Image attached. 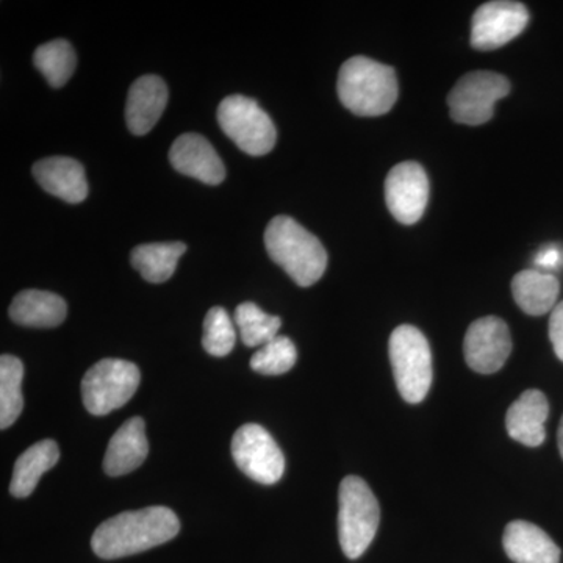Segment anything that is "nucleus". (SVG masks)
Returning <instances> with one entry per match:
<instances>
[{
	"mask_svg": "<svg viewBox=\"0 0 563 563\" xmlns=\"http://www.w3.org/2000/svg\"><path fill=\"white\" fill-rule=\"evenodd\" d=\"M269 257L299 287H312L328 268V252L320 240L290 217H276L265 232Z\"/></svg>",
	"mask_w": 563,
	"mask_h": 563,
	"instance_id": "obj_2",
	"label": "nucleus"
},
{
	"mask_svg": "<svg viewBox=\"0 0 563 563\" xmlns=\"http://www.w3.org/2000/svg\"><path fill=\"white\" fill-rule=\"evenodd\" d=\"M22 377L24 366L13 355L0 357V428L7 429L20 418L24 399H22Z\"/></svg>",
	"mask_w": 563,
	"mask_h": 563,
	"instance_id": "obj_23",
	"label": "nucleus"
},
{
	"mask_svg": "<svg viewBox=\"0 0 563 563\" xmlns=\"http://www.w3.org/2000/svg\"><path fill=\"white\" fill-rule=\"evenodd\" d=\"M550 415L547 396L539 390L525 391L509 407L506 415V428L515 442L525 446H540L547 439L544 422Z\"/></svg>",
	"mask_w": 563,
	"mask_h": 563,
	"instance_id": "obj_17",
	"label": "nucleus"
},
{
	"mask_svg": "<svg viewBox=\"0 0 563 563\" xmlns=\"http://www.w3.org/2000/svg\"><path fill=\"white\" fill-rule=\"evenodd\" d=\"M169 162L176 172L207 185H220L225 179L224 163L209 141L199 133H184L174 141Z\"/></svg>",
	"mask_w": 563,
	"mask_h": 563,
	"instance_id": "obj_13",
	"label": "nucleus"
},
{
	"mask_svg": "<svg viewBox=\"0 0 563 563\" xmlns=\"http://www.w3.org/2000/svg\"><path fill=\"white\" fill-rule=\"evenodd\" d=\"M168 103V88L158 76H143L129 90L125 121L133 135H146L161 120Z\"/></svg>",
	"mask_w": 563,
	"mask_h": 563,
	"instance_id": "obj_14",
	"label": "nucleus"
},
{
	"mask_svg": "<svg viewBox=\"0 0 563 563\" xmlns=\"http://www.w3.org/2000/svg\"><path fill=\"white\" fill-rule=\"evenodd\" d=\"M141 373L135 363L103 358L92 365L81 379V398L96 417L113 412L131 401L139 390Z\"/></svg>",
	"mask_w": 563,
	"mask_h": 563,
	"instance_id": "obj_6",
	"label": "nucleus"
},
{
	"mask_svg": "<svg viewBox=\"0 0 563 563\" xmlns=\"http://www.w3.org/2000/svg\"><path fill=\"white\" fill-rule=\"evenodd\" d=\"M33 177L52 196L68 203H80L87 199L88 181L84 166L69 157H51L36 162Z\"/></svg>",
	"mask_w": 563,
	"mask_h": 563,
	"instance_id": "obj_15",
	"label": "nucleus"
},
{
	"mask_svg": "<svg viewBox=\"0 0 563 563\" xmlns=\"http://www.w3.org/2000/svg\"><path fill=\"white\" fill-rule=\"evenodd\" d=\"M509 91V80L501 74L492 70L466 74L448 96L451 118L459 124H485L492 120L496 102L506 98Z\"/></svg>",
	"mask_w": 563,
	"mask_h": 563,
	"instance_id": "obj_8",
	"label": "nucleus"
},
{
	"mask_svg": "<svg viewBox=\"0 0 563 563\" xmlns=\"http://www.w3.org/2000/svg\"><path fill=\"white\" fill-rule=\"evenodd\" d=\"M550 340L553 343L555 355L563 362V301L559 302L551 312Z\"/></svg>",
	"mask_w": 563,
	"mask_h": 563,
	"instance_id": "obj_29",
	"label": "nucleus"
},
{
	"mask_svg": "<svg viewBox=\"0 0 563 563\" xmlns=\"http://www.w3.org/2000/svg\"><path fill=\"white\" fill-rule=\"evenodd\" d=\"M179 531V518L172 509L152 506L103 521L92 533L91 548L98 558L113 561L169 542Z\"/></svg>",
	"mask_w": 563,
	"mask_h": 563,
	"instance_id": "obj_1",
	"label": "nucleus"
},
{
	"mask_svg": "<svg viewBox=\"0 0 563 563\" xmlns=\"http://www.w3.org/2000/svg\"><path fill=\"white\" fill-rule=\"evenodd\" d=\"M385 199L393 217L402 224H415L429 201L428 174L417 162H404L388 173Z\"/></svg>",
	"mask_w": 563,
	"mask_h": 563,
	"instance_id": "obj_12",
	"label": "nucleus"
},
{
	"mask_svg": "<svg viewBox=\"0 0 563 563\" xmlns=\"http://www.w3.org/2000/svg\"><path fill=\"white\" fill-rule=\"evenodd\" d=\"M396 387L407 402L424 401L431 390L432 352L428 340L413 325L396 328L388 343Z\"/></svg>",
	"mask_w": 563,
	"mask_h": 563,
	"instance_id": "obj_5",
	"label": "nucleus"
},
{
	"mask_svg": "<svg viewBox=\"0 0 563 563\" xmlns=\"http://www.w3.org/2000/svg\"><path fill=\"white\" fill-rule=\"evenodd\" d=\"M463 352L473 372L481 374L499 372L512 352V340L506 322L496 317H485L474 321L466 331Z\"/></svg>",
	"mask_w": 563,
	"mask_h": 563,
	"instance_id": "obj_11",
	"label": "nucleus"
},
{
	"mask_svg": "<svg viewBox=\"0 0 563 563\" xmlns=\"http://www.w3.org/2000/svg\"><path fill=\"white\" fill-rule=\"evenodd\" d=\"M533 262H536L537 269H540V272H554V269H559L563 265V250L561 246H555V244L544 246L537 252L536 261Z\"/></svg>",
	"mask_w": 563,
	"mask_h": 563,
	"instance_id": "obj_28",
	"label": "nucleus"
},
{
	"mask_svg": "<svg viewBox=\"0 0 563 563\" xmlns=\"http://www.w3.org/2000/svg\"><path fill=\"white\" fill-rule=\"evenodd\" d=\"M298 361V351L288 336L277 335L263 344L251 358V368L265 376H280L290 372Z\"/></svg>",
	"mask_w": 563,
	"mask_h": 563,
	"instance_id": "obj_26",
	"label": "nucleus"
},
{
	"mask_svg": "<svg viewBox=\"0 0 563 563\" xmlns=\"http://www.w3.org/2000/svg\"><path fill=\"white\" fill-rule=\"evenodd\" d=\"M66 314L68 306L65 299L51 291H21L10 306L11 320L25 328H57Z\"/></svg>",
	"mask_w": 563,
	"mask_h": 563,
	"instance_id": "obj_19",
	"label": "nucleus"
},
{
	"mask_svg": "<svg viewBox=\"0 0 563 563\" xmlns=\"http://www.w3.org/2000/svg\"><path fill=\"white\" fill-rule=\"evenodd\" d=\"M558 442H559V451H561V455L563 459V417H562L561 426H559Z\"/></svg>",
	"mask_w": 563,
	"mask_h": 563,
	"instance_id": "obj_30",
	"label": "nucleus"
},
{
	"mask_svg": "<svg viewBox=\"0 0 563 563\" xmlns=\"http://www.w3.org/2000/svg\"><path fill=\"white\" fill-rule=\"evenodd\" d=\"M336 90L343 106L357 117H383L398 101L395 70L363 55L343 63Z\"/></svg>",
	"mask_w": 563,
	"mask_h": 563,
	"instance_id": "obj_3",
	"label": "nucleus"
},
{
	"mask_svg": "<svg viewBox=\"0 0 563 563\" xmlns=\"http://www.w3.org/2000/svg\"><path fill=\"white\" fill-rule=\"evenodd\" d=\"M60 459L58 444L54 440H43L29 448L14 463L10 493L14 498H27L38 485L41 476L57 465Z\"/></svg>",
	"mask_w": 563,
	"mask_h": 563,
	"instance_id": "obj_21",
	"label": "nucleus"
},
{
	"mask_svg": "<svg viewBox=\"0 0 563 563\" xmlns=\"http://www.w3.org/2000/svg\"><path fill=\"white\" fill-rule=\"evenodd\" d=\"M515 302L525 313L531 317H542L553 312L558 306L561 284L558 277L540 269H525L518 273L512 280Z\"/></svg>",
	"mask_w": 563,
	"mask_h": 563,
	"instance_id": "obj_20",
	"label": "nucleus"
},
{
	"mask_svg": "<svg viewBox=\"0 0 563 563\" xmlns=\"http://www.w3.org/2000/svg\"><path fill=\"white\" fill-rule=\"evenodd\" d=\"M185 251L187 244L180 242L140 244L132 251L131 262L144 280L163 284L172 279Z\"/></svg>",
	"mask_w": 563,
	"mask_h": 563,
	"instance_id": "obj_22",
	"label": "nucleus"
},
{
	"mask_svg": "<svg viewBox=\"0 0 563 563\" xmlns=\"http://www.w3.org/2000/svg\"><path fill=\"white\" fill-rule=\"evenodd\" d=\"M235 322L239 325L240 336L246 346H263L279 335L282 320L263 312L254 302H243L236 307Z\"/></svg>",
	"mask_w": 563,
	"mask_h": 563,
	"instance_id": "obj_25",
	"label": "nucleus"
},
{
	"mask_svg": "<svg viewBox=\"0 0 563 563\" xmlns=\"http://www.w3.org/2000/svg\"><path fill=\"white\" fill-rule=\"evenodd\" d=\"M236 332L228 310L213 307L203 320V350L213 357H225L235 346Z\"/></svg>",
	"mask_w": 563,
	"mask_h": 563,
	"instance_id": "obj_27",
	"label": "nucleus"
},
{
	"mask_svg": "<svg viewBox=\"0 0 563 563\" xmlns=\"http://www.w3.org/2000/svg\"><path fill=\"white\" fill-rule=\"evenodd\" d=\"M504 551L515 563H561V548L539 526L517 520L506 526Z\"/></svg>",
	"mask_w": 563,
	"mask_h": 563,
	"instance_id": "obj_16",
	"label": "nucleus"
},
{
	"mask_svg": "<svg viewBox=\"0 0 563 563\" xmlns=\"http://www.w3.org/2000/svg\"><path fill=\"white\" fill-rule=\"evenodd\" d=\"M380 507L368 484L344 477L339 490V540L347 559H358L376 537Z\"/></svg>",
	"mask_w": 563,
	"mask_h": 563,
	"instance_id": "obj_4",
	"label": "nucleus"
},
{
	"mask_svg": "<svg viewBox=\"0 0 563 563\" xmlns=\"http://www.w3.org/2000/svg\"><path fill=\"white\" fill-rule=\"evenodd\" d=\"M218 122L222 132L252 157L268 154L276 144L277 132L272 118L246 96L225 98L218 107Z\"/></svg>",
	"mask_w": 563,
	"mask_h": 563,
	"instance_id": "obj_7",
	"label": "nucleus"
},
{
	"mask_svg": "<svg viewBox=\"0 0 563 563\" xmlns=\"http://www.w3.org/2000/svg\"><path fill=\"white\" fill-rule=\"evenodd\" d=\"M33 63L49 81L51 87L60 88L70 79L76 69V52L69 41H49V43L41 44L35 51Z\"/></svg>",
	"mask_w": 563,
	"mask_h": 563,
	"instance_id": "obj_24",
	"label": "nucleus"
},
{
	"mask_svg": "<svg viewBox=\"0 0 563 563\" xmlns=\"http://www.w3.org/2000/svg\"><path fill=\"white\" fill-rule=\"evenodd\" d=\"M150 444L146 428L140 417L131 418L111 437L103 459V470L109 476H124L146 461Z\"/></svg>",
	"mask_w": 563,
	"mask_h": 563,
	"instance_id": "obj_18",
	"label": "nucleus"
},
{
	"mask_svg": "<svg viewBox=\"0 0 563 563\" xmlns=\"http://www.w3.org/2000/svg\"><path fill=\"white\" fill-rule=\"evenodd\" d=\"M232 457L236 466L255 483H279L285 472V457L279 444L258 424H244L232 439Z\"/></svg>",
	"mask_w": 563,
	"mask_h": 563,
	"instance_id": "obj_9",
	"label": "nucleus"
},
{
	"mask_svg": "<svg viewBox=\"0 0 563 563\" xmlns=\"http://www.w3.org/2000/svg\"><path fill=\"white\" fill-rule=\"evenodd\" d=\"M529 13L523 3L498 0L476 10L472 24V44L479 51H493L510 43L525 31Z\"/></svg>",
	"mask_w": 563,
	"mask_h": 563,
	"instance_id": "obj_10",
	"label": "nucleus"
}]
</instances>
